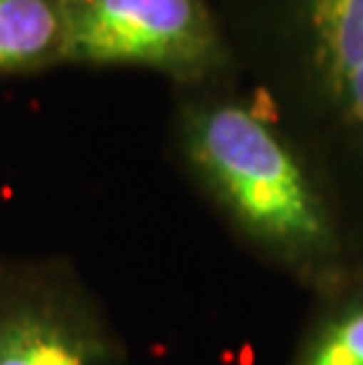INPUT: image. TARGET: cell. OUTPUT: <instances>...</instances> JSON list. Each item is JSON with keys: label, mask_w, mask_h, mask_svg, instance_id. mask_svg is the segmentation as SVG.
I'll list each match as a JSON object with an SVG mask.
<instances>
[{"label": "cell", "mask_w": 363, "mask_h": 365, "mask_svg": "<svg viewBox=\"0 0 363 365\" xmlns=\"http://www.w3.org/2000/svg\"><path fill=\"white\" fill-rule=\"evenodd\" d=\"M295 365H363V304L330 323Z\"/></svg>", "instance_id": "cell-6"}, {"label": "cell", "mask_w": 363, "mask_h": 365, "mask_svg": "<svg viewBox=\"0 0 363 365\" xmlns=\"http://www.w3.org/2000/svg\"><path fill=\"white\" fill-rule=\"evenodd\" d=\"M61 59L194 76L215 61L196 0H61Z\"/></svg>", "instance_id": "cell-3"}, {"label": "cell", "mask_w": 363, "mask_h": 365, "mask_svg": "<svg viewBox=\"0 0 363 365\" xmlns=\"http://www.w3.org/2000/svg\"><path fill=\"white\" fill-rule=\"evenodd\" d=\"M337 92L342 95L347 111L352 113V118L363 125V66L357 71H352L347 78L337 85Z\"/></svg>", "instance_id": "cell-7"}, {"label": "cell", "mask_w": 363, "mask_h": 365, "mask_svg": "<svg viewBox=\"0 0 363 365\" xmlns=\"http://www.w3.org/2000/svg\"><path fill=\"white\" fill-rule=\"evenodd\" d=\"M189 149L224 210L262 243L290 255H321L326 212L295 158L269 125L241 106L198 113Z\"/></svg>", "instance_id": "cell-1"}, {"label": "cell", "mask_w": 363, "mask_h": 365, "mask_svg": "<svg viewBox=\"0 0 363 365\" xmlns=\"http://www.w3.org/2000/svg\"><path fill=\"white\" fill-rule=\"evenodd\" d=\"M314 21L321 38L323 64L337 88L363 66V0H316Z\"/></svg>", "instance_id": "cell-5"}, {"label": "cell", "mask_w": 363, "mask_h": 365, "mask_svg": "<svg viewBox=\"0 0 363 365\" xmlns=\"http://www.w3.org/2000/svg\"><path fill=\"white\" fill-rule=\"evenodd\" d=\"M61 10L52 0H0V71L61 57Z\"/></svg>", "instance_id": "cell-4"}, {"label": "cell", "mask_w": 363, "mask_h": 365, "mask_svg": "<svg viewBox=\"0 0 363 365\" xmlns=\"http://www.w3.org/2000/svg\"><path fill=\"white\" fill-rule=\"evenodd\" d=\"M0 365H123L102 309L66 259L0 262Z\"/></svg>", "instance_id": "cell-2"}]
</instances>
